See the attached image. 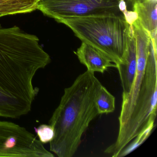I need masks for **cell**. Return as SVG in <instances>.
I'll list each match as a JSON object with an SVG mask.
<instances>
[{
    "label": "cell",
    "instance_id": "cell-1",
    "mask_svg": "<svg viewBox=\"0 0 157 157\" xmlns=\"http://www.w3.org/2000/svg\"><path fill=\"white\" fill-rule=\"evenodd\" d=\"M51 61L36 36L0 24V117L19 118L31 111L39 91L34 77Z\"/></svg>",
    "mask_w": 157,
    "mask_h": 157
},
{
    "label": "cell",
    "instance_id": "cell-2",
    "mask_svg": "<svg viewBox=\"0 0 157 157\" xmlns=\"http://www.w3.org/2000/svg\"><path fill=\"white\" fill-rule=\"evenodd\" d=\"M101 83L94 72L87 70L66 88L49 121L55 131L50 150L59 157H72L90 123L99 115L95 98Z\"/></svg>",
    "mask_w": 157,
    "mask_h": 157
},
{
    "label": "cell",
    "instance_id": "cell-3",
    "mask_svg": "<svg viewBox=\"0 0 157 157\" xmlns=\"http://www.w3.org/2000/svg\"><path fill=\"white\" fill-rule=\"evenodd\" d=\"M56 21L67 25L82 42L105 55L116 66L122 63L130 29L123 13L63 17Z\"/></svg>",
    "mask_w": 157,
    "mask_h": 157
},
{
    "label": "cell",
    "instance_id": "cell-4",
    "mask_svg": "<svg viewBox=\"0 0 157 157\" xmlns=\"http://www.w3.org/2000/svg\"><path fill=\"white\" fill-rule=\"evenodd\" d=\"M157 48L151 40L145 74L136 104L126 125L118 132L116 140L105 152L113 157L119 153L157 116Z\"/></svg>",
    "mask_w": 157,
    "mask_h": 157
},
{
    "label": "cell",
    "instance_id": "cell-5",
    "mask_svg": "<svg viewBox=\"0 0 157 157\" xmlns=\"http://www.w3.org/2000/svg\"><path fill=\"white\" fill-rule=\"evenodd\" d=\"M128 0H39L37 10L44 15L58 20L73 16L127 11Z\"/></svg>",
    "mask_w": 157,
    "mask_h": 157
},
{
    "label": "cell",
    "instance_id": "cell-6",
    "mask_svg": "<svg viewBox=\"0 0 157 157\" xmlns=\"http://www.w3.org/2000/svg\"><path fill=\"white\" fill-rule=\"evenodd\" d=\"M0 157H54L25 128L0 120Z\"/></svg>",
    "mask_w": 157,
    "mask_h": 157
},
{
    "label": "cell",
    "instance_id": "cell-7",
    "mask_svg": "<svg viewBox=\"0 0 157 157\" xmlns=\"http://www.w3.org/2000/svg\"><path fill=\"white\" fill-rule=\"evenodd\" d=\"M136 42L137 55L136 76L130 91L126 95L122 96L121 112L118 117V132L124 128L134 109L144 78L148 56L149 39L145 36H139L136 38Z\"/></svg>",
    "mask_w": 157,
    "mask_h": 157
},
{
    "label": "cell",
    "instance_id": "cell-8",
    "mask_svg": "<svg viewBox=\"0 0 157 157\" xmlns=\"http://www.w3.org/2000/svg\"><path fill=\"white\" fill-rule=\"evenodd\" d=\"M137 67L136 42L133 27L130 25V33L126 50L122 63L117 66L123 88L122 96L130 91L136 76Z\"/></svg>",
    "mask_w": 157,
    "mask_h": 157
},
{
    "label": "cell",
    "instance_id": "cell-9",
    "mask_svg": "<svg viewBox=\"0 0 157 157\" xmlns=\"http://www.w3.org/2000/svg\"><path fill=\"white\" fill-rule=\"evenodd\" d=\"M81 64L87 67V70L93 72L103 73L109 68H116L114 63L107 56L84 42L75 52Z\"/></svg>",
    "mask_w": 157,
    "mask_h": 157
},
{
    "label": "cell",
    "instance_id": "cell-10",
    "mask_svg": "<svg viewBox=\"0 0 157 157\" xmlns=\"http://www.w3.org/2000/svg\"><path fill=\"white\" fill-rule=\"evenodd\" d=\"M157 1H135L133 9L143 28L148 32L153 44L157 45Z\"/></svg>",
    "mask_w": 157,
    "mask_h": 157
},
{
    "label": "cell",
    "instance_id": "cell-11",
    "mask_svg": "<svg viewBox=\"0 0 157 157\" xmlns=\"http://www.w3.org/2000/svg\"><path fill=\"white\" fill-rule=\"evenodd\" d=\"M39 0H0V17L30 13L37 10Z\"/></svg>",
    "mask_w": 157,
    "mask_h": 157
},
{
    "label": "cell",
    "instance_id": "cell-12",
    "mask_svg": "<svg viewBox=\"0 0 157 157\" xmlns=\"http://www.w3.org/2000/svg\"><path fill=\"white\" fill-rule=\"evenodd\" d=\"M95 105L99 115L111 113L115 109V98L102 84L96 94Z\"/></svg>",
    "mask_w": 157,
    "mask_h": 157
},
{
    "label": "cell",
    "instance_id": "cell-13",
    "mask_svg": "<svg viewBox=\"0 0 157 157\" xmlns=\"http://www.w3.org/2000/svg\"><path fill=\"white\" fill-rule=\"evenodd\" d=\"M155 126V122L151 123L144 130L140 132L132 141L123 149L118 157H123L128 155L140 146L150 136Z\"/></svg>",
    "mask_w": 157,
    "mask_h": 157
},
{
    "label": "cell",
    "instance_id": "cell-14",
    "mask_svg": "<svg viewBox=\"0 0 157 157\" xmlns=\"http://www.w3.org/2000/svg\"><path fill=\"white\" fill-rule=\"evenodd\" d=\"M34 129L39 140L43 144L50 142L54 138L55 131L49 124H42L37 128L35 127Z\"/></svg>",
    "mask_w": 157,
    "mask_h": 157
},
{
    "label": "cell",
    "instance_id": "cell-15",
    "mask_svg": "<svg viewBox=\"0 0 157 157\" xmlns=\"http://www.w3.org/2000/svg\"><path fill=\"white\" fill-rule=\"evenodd\" d=\"M135 1H136V0H135Z\"/></svg>",
    "mask_w": 157,
    "mask_h": 157
}]
</instances>
